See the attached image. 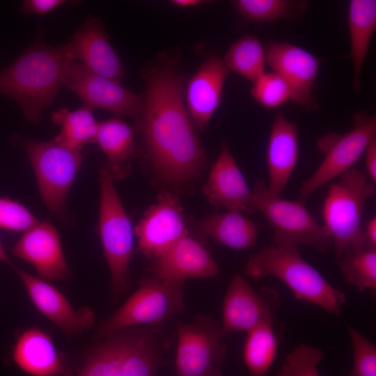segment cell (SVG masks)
<instances>
[{
  "instance_id": "obj_1",
  "label": "cell",
  "mask_w": 376,
  "mask_h": 376,
  "mask_svg": "<svg viewBox=\"0 0 376 376\" xmlns=\"http://www.w3.org/2000/svg\"><path fill=\"white\" fill-rule=\"evenodd\" d=\"M143 76V104L135 121L145 155L166 182H189L205 158L186 109L184 77L175 61L165 58L151 65Z\"/></svg>"
},
{
  "instance_id": "obj_2",
  "label": "cell",
  "mask_w": 376,
  "mask_h": 376,
  "mask_svg": "<svg viewBox=\"0 0 376 376\" xmlns=\"http://www.w3.org/2000/svg\"><path fill=\"white\" fill-rule=\"evenodd\" d=\"M39 36L0 72V94L14 100L25 117L38 123L56 97L68 64L61 47H52Z\"/></svg>"
},
{
  "instance_id": "obj_3",
  "label": "cell",
  "mask_w": 376,
  "mask_h": 376,
  "mask_svg": "<svg viewBox=\"0 0 376 376\" xmlns=\"http://www.w3.org/2000/svg\"><path fill=\"white\" fill-rule=\"evenodd\" d=\"M244 274L257 280L272 276L281 280L295 297L336 316L346 301L344 292L331 285L301 255L297 246H266L251 255Z\"/></svg>"
},
{
  "instance_id": "obj_4",
  "label": "cell",
  "mask_w": 376,
  "mask_h": 376,
  "mask_svg": "<svg viewBox=\"0 0 376 376\" xmlns=\"http://www.w3.org/2000/svg\"><path fill=\"white\" fill-rule=\"evenodd\" d=\"M157 327H129L104 338L77 376H157L169 341Z\"/></svg>"
},
{
  "instance_id": "obj_5",
  "label": "cell",
  "mask_w": 376,
  "mask_h": 376,
  "mask_svg": "<svg viewBox=\"0 0 376 376\" xmlns=\"http://www.w3.org/2000/svg\"><path fill=\"white\" fill-rule=\"evenodd\" d=\"M328 189L322 206L324 228L336 259L348 249H367L362 217L365 205L375 194L366 174L355 167L338 177Z\"/></svg>"
},
{
  "instance_id": "obj_6",
  "label": "cell",
  "mask_w": 376,
  "mask_h": 376,
  "mask_svg": "<svg viewBox=\"0 0 376 376\" xmlns=\"http://www.w3.org/2000/svg\"><path fill=\"white\" fill-rule=\"evenodd\" d=\"M251 212H260L272 229L273 244L305 246L324 252L332 246L323 225L306 207L304 201L283 198L269 194L266 183L257 181L249 203Z\"/></svg>"
},
{
  "instance_id": "obj_7",
  "label": "cell",
  "mask_w": 376,
  "mask_h": 376,
  "mask_svg": "<svg viewBox=\"0 0 376 376\" xmlns=\"http://www.w3.org/2000/svg\"><path fill=\"white\" fill-rule=\"evenodd\" d=\"M184 308V281L145 277L135 292L100 325L97 334L107 338L141 324L159 326Z\"/></svg>"
},
{
  "instance_id": "obj_8",
  "label": "cell",
  "mask_w": 376,
  "mask_h": 376,
  "mask_svg": "<svg viewBox=\"0 0 376 376\" xmlns=\"http://www.w3.org/2000/svg\"><path fill=\"white\" fill-rule=\"evenodd\" d=\"M99 181L100 235L104 256L111 272L112 290L118 295L124 292L128 286L133 231L107 164L100 169Z\"/></svg>"
},
{
  "instance_id": "obj_9",
  "label": "cell",
  "mask_w": 376,
  "mask_h": 376,
  "mask_svg": "<svg viewBox=\"0 0 376 376\" xmlns=\"http://www.w3.org/2000/svg\"><path fill=\"white\" fill-rule=\"evenodd\" d=\"M376 134V117L360 111L354 116L352 128L343 134L329 132L317 141L324 159L299 189V199L304 201L322 185L354 167Z\"/></svg>"
},
{
  "instance_id": "obj_10",
  "label": "cell",
  "mask_w": 376,
  "mask_h": 376,
  "mask_svg": "<svg viewBox=\"0 0 376 376\" xmlns=\"http://www.w3.org/2000/svg\"><path fill=\"white\" fill-rule=\"evenodd\" d=\"M175 376H222L227 352L221 326L200 315L191 323L176 324Z\"/></svg>"
},
{
  "instance_id": "obj_11",
  "label": "cell",
  "mask_w": 376,
  "mask_h": 376,
  "mask_svg": "<svg viewBox=\"0 0 376 376\" xmlns=\"http://www.w3.org/2000/svg\"><path fill=\"white\" fill-rule=\"evenodd\" d=\"M24 150L35 172L44 203L54 213H61L75 176L81 165V152L54 139L29 140Z\"/></svg>"
},
{
  "instance_id": "obj_12",
  "label": "cell",
  "mask_w": 376,
  "mask_h": 376,
  "mask_svg": "<svg viewBox=\"0 0 376 376\" xmlns=\"http://www.w3.org/2000/svg\"><path fill=\"white\" fill-rule=\"evenodd\" d=\"M281 306L279 292L265 285L256 290L240 274L228 285L222 307L224 336L235 331L246 333L276 318Z\"/></svg>"
},
{
  "instance_id": "obj_13",
  "label": "cell",
  "mask_w": 376,
  "mask_h": 376,
  "mask_svg": "<svg viewBox=\"0 0 376 376\" xmlns=\"http://www.w3.org/2000/svg\"><path fill=\"white\" fill-rule=\"evenodd\" d=\"M63 85L74 92L89 108L111 111L118 116L134 119L143 104L142 93H134L120 82L90 70L79 62H70L64 74Z\"/></svg>"
},
{
  "instance_id": "obj_14",
  "label": "cell",
  "mask_w": 376,
  "mask_h": 376,
  "mask_svg": "<svg viewBox=\"0 0 376 376\" xmlns=\"http://www.w3.org/2000/svg\"><path fill=\"white\" fill-rule=\"evenodd\" d=\"M266 64L288 84L291 100L307 109L317 107L313 95L321 61L308 50L287 42L263 43Z\"/></svg>"
},
{
  "instance_id": "obj_15",
  "label": "cell",
  "mask_w": 376,
  "mask_h": 376,
  "mask_svg": "<svg viewBox=\"0 0 376 376\" xmlns=\"http://www.w3.org/2000/svg\"><path fill=\"white\" fill-rule=\"evenodd\" d=\"M61 47L70 61L79 60L90 70L118 82L123 79V63L97 17L88 16L70 40Z\"/></svg>"
},
{
  "instance_id": "obj_16",
  "label": "cell",
  "mask_w": 376,
  "mask_h": 376,
  "mask_svg": "<svg viewBox=\"0 0 376 376\" xmlns=\"http://www.w3.org/2000/svg\"><path fill=\"white\" fill-rule=\"evenodd\" d=\"M15 269L36 308L67 336H77L93 327L95 317L91 308L74 309L56 287L20 269Z\"/></svg>"
},
{
  "instance_id": "obj_17",
  "label": "cell",
  "mask_w": 376,
  "mask_h": 376,
  "mask_svg": "<svg viewBox=\"0 0 376 376\" xmlns=\"http://www.w3.org/2000/svg\"><path fill=\"white\" fill-rule=\"evenodd\" d=\"M182 209L171 193L161 194L134 228L139 251L157 258L188 235Z\"/></svg>"
},
{
  "instance_id": "obj_18",
  "label": "cell",
  "mask_w": 376,
  "mask_h": 376,
  "mask_svg": "<svg viewBox=\"0 0 376 376\" xmlns=\"http://www.w3.org/2000/svg\"><path fill=\"white\" fill-rule=\"evenodd\" d=\"M12 253L31 264L44 281H59L70 273L59 235L49 221H39L25 230Z\"/></svg>"
},
{
  "instance_id": "obj_19",
  "label": "cell",
  "mask_w": 376,
  "mask_h": 376,
  "mask_svg": "<svg viewBox=\"0 0 376 376\" xmlns=\"http://www.w3.org/2000/svg\"><path fill=\"white\" fill-rule=\"evenodd\" d=\"M229 72L223 59L211 54L189 79L185 106L191 122L197 129L204 128L219 108Z\"/></svg>"
},
{
  "instance_id": "obj_20",
  "label": "cell",
  "mask_w": 376,
  "mask_h": 376,
  "mask_svg": "<svg viewBox=\"0 0 376 376\" xmlns=\"http://www.w3.org/2000/svg\"><path fill=\"white\" fill-rule=\"evenodd\" d=\"M204 192L209 201L228 210L251 213V190L232 155L228 142L221 145L219 156L211 168Z\"/></svg>"
},
{
  "instance_id": "obj_21",
  "label": "cell",
  "mask_w": 376,
  "mask_h": 376,
  "mask_svg": "<svg viewBox=\"0 0 376 376\" xmlns=\"http://www.w3.org/2000/svg\"><path fill=\"white\" fill-rule=\"evenodd\" d=\"M299 159L298 127L283 113L274 118L267 148L268 193L281 196Z\"/></svg>"
},
{
  "instance_id": "obj_22",
  "label": "cell",
  "mask_w": 376,
  "mask_h": 376,
  "mask_svg": "<svg viewBox=\"0 0 376 376\" xmlns=\"http://www.w3.org/2000/svg\"><path fill=\"white\" fill-rule=\"evenodd\" d=\"M153 271L157 278L178 281L212 278L219 273L210 252L188 235L155 258Z\"/></svg>"
},
{
  "instance_id": "obj_23",
  "label": "cell",
  "mask_w": 376,
  "mask_h": 376,
  "mask_svg": "<svg viewBox=\"0 0 376 376\" xmlns=\"http://www.w3.org/2000/svg\"><path fill=\"white\" fill-rule=\"evenodd\" d=\"M12 358L20 370L31 376H72L51 336L38 327L21 333L13 346Z\"/></svg>"
},
{
  "instance_id": "obj_24",
  "label": "cell",
  "mask_w": 376,
  "mask_h": 376,
  "mask_svg": "<svg viewBox=\"0 0 376 376\" xmlns=\"http://www.w3.org/2000/svg\"><path fill=\"white\" fill-rule=\"evenodd\" d=\"M196 228L220 244L241 250L257 245L261 225L240 212L228 210L203 217L197 222Z\"/></svg>"
},
{
  "instance_id": "obj_25",
  "label": "cell",
  "mask_w": 376,
  "mask_h": 376,
  "mask_svg": "<svg viewBox=\"0 0 376 376\" xmlns=\"http://www.w3.org/2000/svg\"><path fill=\"white\" fill-rule=\"evenodd\" d=\"M95 142L107 156L113 178L125 176L135 153L134 128L118 116L99 122Z\"/></svg>"
},
{
  "instance_id": "obj_26",
  "label": "cell",
  "mask_w": 376,
  "mask_h": 376,
  "mask_svg": "<svg viewBox=\"0 0 376 376\" xmlns=\"http://www.w3.org/2000/svg\"><path fill=\"white\" fill-rule=\"evenodd\" d=\"M348 27L353 88L357 93L361 87L363 65L376 30V1L351 0L348 7Z\"/></svg>"
},
{
  "instance_id": "obj_27",
  "label": "cell",
  "mask_w": 376,
  "mask_h": 376,
  "mask_svg": "<svg viewBox=\"0 0 376 376\" xmlns=\"http://www.w3.org/2000/svg\"><path fill=\"white\" fill-rule=\"evenodd\" d=\"M277 318L247 332L243 361L248 376H266L274 363L283 336V326Z\"/></svg>"
},
{
  "instance_id": "obj_28",
  "label": "cell",
  "mask_w": 376,
  "mask_h": 376,
  "mask_svg": "<svg viewBox=\"0 0 376 376\" xmlns=\"http://www.w3.org/2000/svg\"><path fill=\"white\" fill-rule=\"evenodd\" d=\"M52 120L61 128L54 139L67 148L81 152L87 143H95L99 122L88 107L75 111L60 108L52 113Z\"/></svg>"
},
{
  "instance_id": "obj_29",
  "label": "cell",
  "mask_w": 376,
  "mask_h": 376,
  "mask_svg": "<svg viewBox=\"0 0 376 376\" xmlns=\"http://www.w3.org/2000/svg\"><path fill=\"white\" fill-rule=\"evenodd\" d=\"M223 61L230 72L253 83L265 72L264 44L256 36L245 35L230 45Z\"/></svg>"
},
{
  "instance_id": "obj_30",
  "label": "cell",
  "mask_w": 376,
  "mask_h": 376,
  "mask_svg": "<svg viewBox=\"0 0 376 376\" xmlns=\"http://www.w3.org/2000/svg\"><path fill=\"white\" fill-rule=\"evenodd\" d=\"M232 4L238 14L252 22L293 19L307 8L306 1L235 0Z\"/></svg>"
},
{
  "instance_id": "obj_31",
  "label": "cell",
  "mask_w": 376,
  "mask_h": 376,
  "mask_svg": "<svg viewBox=\"0 0 376 376\" xmlns=\"http://www.w3.org/2000/svg\"><path fill=\"white\" fill-rule=\"evenodd\" d=\"M336 260L348 283L375 295L376 249H348Z\"/></svg>"
},
{
  "instance_id": "obj_32",
  "label": "cell",
  "mask_w": 376,
  "mask_h": 376,
  "mask_svg": "<svg viewBox=\"0 0 376 376\" xmlns=\"http://www.w3.org/2000/svg\"><path fill=\"white\" fill-rule=\"evenodd\" d=\"M252 84L253 98L265 109H277L292 98L288 84L273 71L264 72Z\"/></svg>"
},
{
  "instance_id": "obj_33",
  "label": "cell",
  "mask_w": 376,
  "mask_h": 376,
  "mask_svg": "<svg viewBox=\"0 0 376 376\" xmlns=\"http://www.w3.org/2000/svg\"><path fill=\"white\" fill-rule=\"evenodd\" d=\"M323 358L321 349L300 344L286 355L276 376H320L318 366Z\"/></svg>"
},
{
  "instance_id": "obj_34",
  "label": "cell",
  "mask_w": 376,
  "mask_h": 376,
  "mask_svg": "<svg viewBox=\"0 0 376 376\" xmlns=\"http://www.w3.org/2000/svg\"><path fill=\"white\" fill-rule=\"evenodd\" d=\"M352 346L353 363L348 376H376V347L359 331L347 325Z\"/></svg>"
},
{
  "instance_id": "obj_35",
  "label": "cell",
  "mask_w": 376,
  "mask_h": 376,
  "mask_svg": "<svg viewBox=\"0 0 376 376\" xmlns=\"http://www.w3.org/2000/svg\"><path fill=\"white\" fill-rule=\"evenodd\" d=\"M39 221L23 205L7 198H0V228L25 231Z\"/></svg>"
},
{
  "instance_id": "obj_36",
  "label": "cell",
  "mask_w": 376,
  "mask_h": 376,
  "mask_svg": "<svg viewBox=\"0 0 376 376\" xmlns=\"http://www.w3.org/2000/svg\"><path fill=\"white\" fill-rule=\"evenodd\" d=\"M65 3V0H26L21 10L25 14L44 15Z\"/></svg>"
},
{
  "instance_id": "obj_37",
  "label": "cell",
  "mask_w": 376,
  "mask_h": 376,
  "mask_svg": "<svg viewBox=\"0 0 376 376\" xmlns=\"http://www.w3.org/2000/svg\"><path fill=\"white\" fill-rule=\"evenodd\" d=\"M366 166L369 180L376 182V136L373 137L364 152Z\"/></svg>"
},
{
  "instance_id": "obj_38",
  "label": "cell",
  "mask_w": 376,
  "mask_h": 376,
  "mask_svg": "<svg viewBox=\"0 0 376 376\" xmlns=\"http://www.w3.org/2000/svg\"><path fill=\"white\" fill-rule=\"evenodd\" d=\"M364 238L367 249H376V217L372 218L363 228Z\"/></svg>"
},
{
  "instance_id": "obj_39",
  "label": "cell",
  "mask_w": 376,
  "mask_h": 376,
  "mask_svg": "<svg viewBox=\"0 0 376 376\" xmlns=\"http://www.w3.org/2000/svg\"><path fill=\"white\" fill-rule=\"evenodd\" d=\"M170 2L174 6L180 8L198 7L206 3H210V1L203 0H172Z\"/></svg>"
},
{
  "instance_id": "obj_40",
  "label": "cell",
  "mask_w": 376,
  "mask_h": 376,
  "mask_svg": "<svg viewBox=\"0 0 376 376\" xmlns=\"http://www.w3.org/2000/svg\"><path fill=\"white\" fill-rule=\"evenodd\" d=\"M0 261L3 262V263H4L14 267V268L15 267V265L11 262L9 257L8 256V255L6 254L3 246L1 245V242H0Z\"/></svg>"
}]
</instances>
